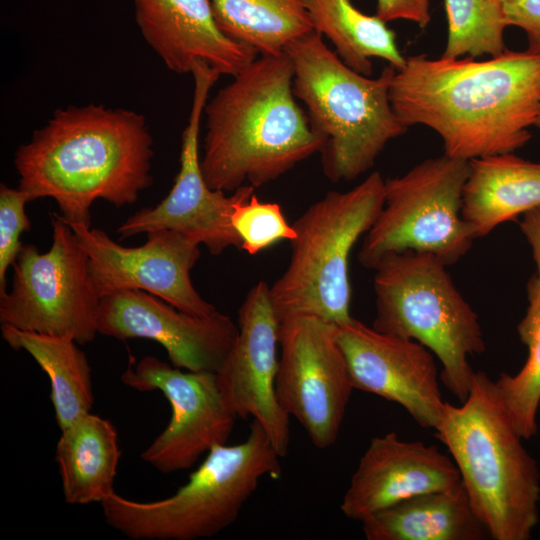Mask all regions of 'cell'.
<instances>
[{"mask_svg": "<svg viewBox=\"0 0 540 540\" xmlns=\"http://www.w3.org/2000/svg\"><path fill=\"white\" fill-rule=\"evenodd\" d=\"M389 98L408 127L434 130L447 156L470 161L513 153L540 116V54L505 50L485 61L406 58Z\"/></svg>", "mask_w": 540, "mask_h": 540, "instance_id": "1", "label": "cell"}, {"mask_svg": "<svg viewBox=\"0 0 540 540\" xmlns=\"http://www.w3.org/2000/svg\"><path fill=\"white\" fill-rule=\"evenodd\" d=\"M153 156L142 114L91 103L56 109L19 146L14 165L31 201L52 198L66 221L90 227L96 200L133 204L153 184Z\"/></svg>", "mask_w": 540, "mask_h": 540, "instance_id": "2", "label": "cell"}, {"mask_svg": "<svg viewBox=\"0 0 540 540\" xmlns=\"http://www.w3.org/2000/svg\"><path fill=\"white\" fill-rule=\"evenodd\" d=\"M293 78L286 52L260 55L207 100L200 163L210 188L256 189L320 153L323 141L294 95Z\"/></svg>", "mask_w": 540, "mask_h": 540, "instance_id": "3", "label": "cell"}, {"mask_svg": "<svg viewBox=\"0 0 540 540\" xmlns=\"http://www.w3.org/2000/svg\"><path fill=\"white\" fill-rule=\"evenodd\" d=\"M435 436L448 449L472 508L494 540H529L539 522L540 471L497 391L475 371L465 401Z\"/></svg>", "mask_w": 540, "mask_h": 540, "instance_id": "4", "label": "cell"}, {"mask_svg": "<svg viewBox=\"0 0 540 540\" xmlns=\"http://www.w3.org/2000/svg\"><path fill=\"white\" fill-rule=\"evenodd\" d=\"M284 52L294 67V95L323 141L324 176L340 183L369 171L388 142L408 128L389 98L396 69L388 65L376 78L362 75L314 30L289 43Z\"/></svg>", "mask_w": 540, "mask_h": 540, "instance_id": "5", "label": "cell"}, {"mask_svg": "<svg viewBox=\"0 0 540 540\" xmlns=\"http://www.w3.org/2000/svg\"><path fill=\"white\" fill-rule=\"evenodd\" d=\"M280 458L253 420L245 441L214 446L173 495L138 502L113 493L100 503L105 521L132 540L213 537L237 520L264 477H280Z\"/></svg>", "mask_w": 540, "mask_h": 540, "instance_id": "6", "label": "cell"}, {"mask_svg": "<svg viewBox=\"0 0 540 540\" xmlns=\"http://www.w3.org/2000/svg\"><path fill=\"white\" fill-rule=\"evenodd\" d=\"M384 196L385 180L375 171L350 190L329 191L292 223L289 263L270 286L279 322L311 315L340 325L353 318L349 257L374 224Z\"/></svg>", "mask_w": 540, "mask_h": 540, "instance_id": "7", "label": "cell"}, {"mask_svg": "<svg viewBox=\"0 0 540 540\" xmlns=\"http://www.w3.org/2000/svg\"><path fill=\"white\" fill-rule=\"evenodd\" d=\"M434 255L406 251L384 256L373 270L372 327L414 340L440 361V380L463 402L475 371L470 356L485 351L479 317Z\"/></svg>", "mask_w": 540, "mask_h": 540, "instance_id": "8", "label": "cell"}, {"mask_svg": "<svg viewBox=\"0 0 540 540\" xmlns=\"http://www.w3.org/2000/svg\"><path fill=\"white\" fill-rule=\"evenodd\" d=\"M469 161L444 154L385 181L383 207L364 235L358 260L368 269L391 253L434 255L457 263L476 239L461 214Z\"/></svg>", "mask_w": 540, "mask_h": 540, "instance_id": "9", "label": "cell"}, {"mask_svg": "<svg viewBox=\"0 0 540 540\" xmlns=\"http://www.w3.org/2000/svg\"><path fill=\"white\" fill-rule=\"evenodd\" d=\"M52 244L39 252L23 244L13 263L10 292L0 295V321L23 331L65 336L79 345L98 334L100 297L88 270V257L72 227L51 216Z\"/></svg>", "mask_w": 540, "mask_h": 540, "instance_id": "10", "label": "cell"}, {"mask_svg": "<svg viewBox=\"0 0 540 540\" xmlns=\"http://www.w3.org/2000/svg\"><path fill=\"white\" fill-rule=\"evenodd\" d=\"M275 389L282 409L326 449L339 435L354 387L335 325L311 315L280 322Z\"/></svg>", "mask_w": 540, "mask_h": 540, "instance_id": "11", "label": "cell"}, {"mask_svg": "<svg viewBox=\"0 0 540 540\" xmlns=\"http://www.w3.org/2000/svg\"><path fill=\"white\" fill-rule=\"evenodd\" d=\"M194 80L192 104L182 132L179 171L168 195L156 206L145 207L128 217L118 228L121 239L156 230H173L204 244L217 256L230 247L241 249V240L231 224L234 206L255 193L251 185L230 196L208 186L202 173L199 133L209 92L221 76L206 64L191 73Z\"/></svg>", "mask_w": 540, "mask_h": 540, "instance_id": "12", "label": "cell"}, {"mask_svg": "<svg viewBox=\"0 0 540 540\" xmlns=\"http://www.w3.org/2000/svg\"><path fill=\"white\" fill-rule=\"evenodd\" d=\"M120 379L140 392H161L171 406L168 425L141 454L161 473L186 470L214 446L227 443L237 417L215 372H184L148 355L130 363Z\"/></svg>", "mask_w": 540, "mask_h": 540, "instance_id": "13", "label": "cell"}, {"mask_svg": "<svg viewBox=\"0 0 540 540\" xmlns=\"http://www.w3.org/2000/svg\"><path fill=\"white\" fill-rule=\"evenodd\" d=\"M88 257V270L99 297L122 290H142L196 316L216 307L204 300L191 281L200 243L173 230L146 233L147 241L125 247L102 229L66 221Z\"/></svg>", "mask_w": 540, "mask_h": 540, "instance_id": "14", "label": "cell"}, {"mask_svg": "<svg viewBox=\"0 0 540 540\" xmlns=\"http://www.w3.org/2000/svg\"><path fill=\"white\" fill-rule=\"evenodd\" d=\"M238 335L216 372L219 389L237 418L252 417L266 432L282 458L290 443L289 415L276 396L280 322L274 312L270 286L258 281L238 310Z\"/></svg>", "mask_w": 540, "mask_h": 540, "instance_id": "15", "label": "cell"}, {"mask_svg": "<svg viewBox=\"0 0 540 540\" xmlns=\"http://www.w3.org/2000/svg\"><path fill=\"white\" fill-rule=\"evenodd\" d=\"M354 389L404 408L422 428H438L446 403L434 354L422 344L382 333L361 321L335 325Z\"/></svg>", "mask_w": 540, "mask_h": 540, "instance_id": "16", "label": "cell"}, {"mask_svg": "<svg viewBox=\"0 0 540 540\" xmlns=\"http://www.w3.org/2000/svg\"><path fill=\"white\" fill-rule=\"evenodd\" d=\"M98 333L156 341L173 366L216 373L235 343L238 325L218 310L196 316L145 291L122 290L101 297Z\"/></svg>", "mask_w": 540, "mask_h": 540, "instance_id": "17", "label": "cell"}, {"mask_svg": "<svg viewBox=\"0 0 540 540\" xmlns=\"http://www.w3.org/2000/svg\"><path fill=\"white\" fill-rule=\"evenodd\" d=\"M461 483L451 458L436 445L405 441L394 431L375 436L361 456L340 504L349 519L367 517L415 495Z\"/></svg>", "mask_w": 540, "mask_h": 540, "instance_id": "18", "label": "cell"}, {"mask_svg": "<svg viewBox=\"0 0 540 540\" xmlns=\"http://www.w3.org/2000/svg\"><path fill=\"white\" fill-rule=\"evenodd\" d=\"M130 1L142 37L174 73L206 64L233 77L259 55L220 29L210 0Z\"/></svg>", "mask_w": 540, "mask_h": 540, "instance_id": "19", "label": "cell"}, {"mask_svg": "<svg viewBox=\"0 0 540 540\" xmlns=\"http://www.w3.org/2000/svg\"><path fill=\"white\" fill-rule=\"evenodd\" d=\"M540 206V162L513 153L469 161L461 214L475 238Z\"/></svg>", "mask_w": 540, "mask_h": 540, "instance_id": "20", "label": "cell"}, {"mask_svg": "<svg viewBox=\"0 0 540 540\" xmlns=\"http://www.w3.org/2000/svg\"><path fill=\"white\" fill-rule=\"evenodd\" d=\"M361 524L368 540L490 538L462 483L407 498L367 517Z\"/></svg>", "mask_w": 540, "mask_h": 540, "instance_id": "21", "label": "cell"}, {"mask_svg": "<svg viewBox=\"0 0 540 540\" xmlns=\"http://www.w3.org/2000/svg\"><path fill=\"white\" fill-rule=\"evenodd\" d=\"M120 455L117 430L105 418L90 412L62 429L55 460L65 502L101 503L115 493Z\"/></svg>", "mask_w": 540, "mask_h": 540, "instance_id": "22", "label": "cell"}, {"mask_svg": "<svg viewBox=\"0 0 540 540\" xmlns=\"http://www.w3.org/2000/svg\"><path fill=\"white\" fill-rule=\"evenodd\" d=\"M1 332L11 348L26 351L47 374L60 430L91 412L94 403L91 367L76 341L9 325H2Z\"/></svg>", "mask_w": 540, "mask_h": 540, "instance_id": "23", "label": "cell"}, {"mask_svg": "<svg viewBox=\"0 0 540 540\" xmlns=\"http://www.w3.org/2000/svg\"><path fill=\"white\" fill-rule=\"evenodd\" d=\"M305 7L313 30L326 37L356 72L371 76L372 57L386 60L396 70L405 65L395 32L376 15L358 10L351 0H305Z\"/></svg>", "mask_w": 540, "mask_h": 540, "instance_id": "24", "label": "cell"}, {"mask_svg": "<svg viewBox=\"0 0 540 540\" xmlns=\"http://www.w3.org/2000/svg\"><path fill=\"white\" fill-rule=\"evenodd\" d=\"M220 29L254 48L278 55L295 39L313 31L305 0H210Z\"/></svg>", "mask_w": 540, "mask_h": 540, "instance_id": "25", "label": "cell"}, {"mask_svg": "<svg viewBox=\"0 0 540 540\" xmlns=\"http://www.w3.org/2000/svg\"><path fill=\"white\" fill-rule=\"evenodd\" d=\"M526 313L518 323L520 341L527 348L522 368L513 375L501 373L495 381L499 396L524 440L538 432L540 406V279L535 275L527 283Z\"/></svg>", "mask_w": 540, "mask_h": 540, "instance_id": "26", "label": "cell"}, {"mask_svg": "<svg viewBox=\"0 0 540 540\" xmlns=\"http://www.w3.org/2000/svg\"><path fill=\"white\" fill-rule=\"evenodd\" d=\"M448 23L444 58L502 54L507 24L499 0H444Z\"/></svg>", "mask_w": 540, "mask_h": 540, "instance_id": "27", "label": "cell"}, {"mask_svg": "<svg viewBox=\"0 0 540 540\" xmlns=\"http://www.w3.org/2000/svg\"><path fill=\"white\" fill-rule=\"evenodd\" d=\"M231 224L241 240V249L249 255H256L282 240L291 242L296 237L280 205L260 201L255 193L234 206Z\"/></svg>", "mask_w": 540, "mask_h": 540, "instance_id": "28", "label": "cell"}, {"mask_svg": "<svg viewBox=\"0 0 540 540\" xmlns=\"http://www.w3.org/2000/svg\"><path fill=\"white\" fill-rule=\"evenodd\" d=\"M31 201L20 188L0 185V295L7 291L6 273L22 247L20 236L31 229L25 205Z\"/></svg>", "mask_w": 540, "mask_h": 540, "instance_id": "29", "label": "cell"}, {"mask_svg": "<svg viewBox=\"0 0 540 540\" xmlns=\"http://www.w3.org/2000/svg\"><path fill=\"white\" fill-rule=\"evenodd\" d=\"M507 26L521 28L527 37V50L540 54V0H499Z\"/></svg>", "mask_w": 540, "mask_h": 540, "instance_id": "30", "label": "cell"}, {"mask_svg": "<svg viewBox=\"0 0 540 540\" xmlns=\"http://www.w3.org/2000/svg\"><path fill=\"white\" fill-rule=\"evenodd\" d=\"M376 16L384 22L408 20L425 28L431 20L429 0H377Z\"/></svg>", "mask_w": 540, "mask_h": 540, "instance_id": "31", "label": "cell"}, {"mask_svg": "<svg viewBox=\"0 0 540 540\" xmlns=\"http://www.w3.org/2000/svg\"><path fill=\"white\" fill-rule=\"evenodd\" d=\"M519 227L531 247L536 276L540 279V206L523 214Z\"/></svg>", "mask_w": 540, "mask_h": 540, "instance_id": "32", "label": "cell"}, {"mask_svg": "<svg viewBox=\"0 0 540 540\" xmlns=\"http://www.w3.org/2000/svg\"><path fill=\"white\" fill-rule=\"evenodd\" d=\"M535 126L540 128V116L538 117L536 123H535Z\"/></svg>", "mask_w": 540, "mask_h": 540, "instance_id": "33", "label": "cell"}]
</instances>
